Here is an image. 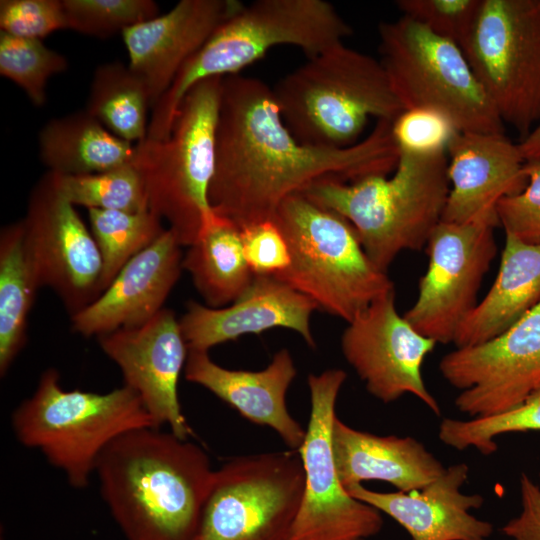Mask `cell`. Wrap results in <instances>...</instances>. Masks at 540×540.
<instances>
[{"mask_svg":"<svg viewBox=\"0 0 540 540\" xmlns=\"http://www.w3.org/2000/svg\"><path fill=\"white\" fill-rule=\"evenodd\" d=\"M68 29L98 38L150 20L160 14L152 0H62Z\"/></svg>","mask_w":540,"mask_h":540,"instance_id":"836d02e7","label":"cell"},{"mask_svg":"<svg viewBox=\"0 0 540 540\" xmlns=\"http://www.w3.org/2000/svg\"><path fill=\"white\" fill-rule=\"evenodd\" d=\"M379 52L404 110L429 108L459 132L504 133V123L462 48L409 17L378 26Z\"/></svg>","mask_w":540,"mask_h":540,"instance_id":"9c48e42d","label":"cell"},{"mask_svg":"<svg viewBox=\"0 0 540 540\" xmlns=\"http://www.w3.org/2000/svg\"><path fill=\"white\" fill-rule=\"evenodd\" d=\"M540 303V244L505 233L498 274L484 298L458 328L456 348L480 344L503 333Z\"/></svg>","mask_w":540,"mask_h":540,"instance_id":"d4e9b609","label":"cell"},{"mask_svg":"<svg viewBox=\"0 0 540 540\" xmlns=\"http://www.w3.org/2000/svg\"><path fill=\"white\" fill-rule=\"evenodd\" d=\"M527 185L497 205L499 225L526 244H540V162H526Z\"/></svg>","mask_w":540,"mask_h":540,"instance_id":"74e56055","label":"cell"},{"mask_svg":"<svg viewBox=\"0 0 540 540\" xmlns=\"http://www.w3.org/2000/svg\"><path fill=\"white\" fill-rule=\"evenodd\" d=\"M317 305L273 276H254L249 288L231 304L212 308L187 303L179 324L188 350L209 349L248 334L273 328L298 333L306 344L316 346L310 319Z\"/></svg>","mask_w":540,"mask_h":540,"instance_id":"d6986e66","label":"cell"},{"mask_svg":"<svg viewBox=\"0 0 540 540\" xmlns=\"http://www.w3.org/2000/svg\"><path fill=\"white\" fill-rule=\"evenodd\" d=\"M481 0H398L403 16L423 25L431 32L457 43L468 37Z\"/></svg>","mask_w":540,"mask_h":540,"instance_id":"d590c367","label":"cell"},{"mask_svg":"<svg viewBox=\"0 0 540 540\" xmlns=\"http://www.w3.org/2000/svg\"><path fill=\"white\" fill-rule=\"evenodd\" d=\"M461 48L503 123L523 139L540 121V0H481Z\"/></svg>","mask_w":540,"mask_h":540,"instance_id":"8fae6325","label":"cell"},{"mask_svg":"<svg viewBox=\"0 0 540 540\" xmlns=\"http://www.w3.org/2000/svg\"><path fill=\"white\" fill-rule=\"evenodd\" d=\"M272 89L290 132L312 146H351L371 117L393 121L404 110L380 60L344 42L307 58Z\"/></svg>","mask_w":540,"mask_h":540,"instance_id":"5b68a950","label":"cell"},{"mask_svg":"<svg viewBox=\"0 0 540 540\" xmlns=\"http://www.w3.org/2000/svg\"><path fill=\"white\" fill-rule=\"evenodd\" d=\"M447 153H401L392 175H374L353 183L325 181L304 195L343 216L364 251L380 270L405 250L427 245L440 222L449 181Z\"/></svg>","mask_w":540,"mask_h":540,"instance_id":"277c9868","label":"cell"},{"mask_svg":"<svg viewBox=\"0 0 540 540\" xmlns=\"http://www.w3.org/2000/svg\"><path fill=\"white\" fill-rule=\"evenodd\" d=\"M540 432V387L518 407L486 418L441 421L438 437L445 445L459 451L474 448L484 456L497 451L496 438L517 432Z\"/></svg>","mask_w":540,"mask_h":540,"instance_id":"1f68e13d","label":"cell"},{"mask_svg":"<svg viewBox=\"0 0 540 540\" xmlns=\"http://www.w3.org/2000/svg\"><path fill=\"white\" fill-rule=\"evenodd\" d=\"M332 450L345 489L382 481L398 491L410 492L423 488L445 470L416 438L372 434L345 424L337 416L332 427Z\"/></svg>","mask_w":540,"mask_h":540,"instance_id":"cb8c5ba5","label":"cell"},{"mask_svg":"<svg viewBox=\"0 0 540 540\" xmlns=\"http://www.w3.org/2000/svg\"><path fill=\"white\" fill-rule=\"evenodd\" d=\"M222 80L204 79L187 92L167 139L135 144L132 163L143 178L148 208L168 223L182 246L196 240L213 212L208 194Z\"/></svg>","mask_w":540,"mask_h":540,"instance_id":"ba28073f","label":"cell"},{"mask_svg":"<svg viewBox=\"0 0 540 540\" xmlns=\"http://www.w3.org/2000/svg\"><path fill=\"white\" fill-rule=\"evenodd\" d=\"M85 110L125 141L136 144L147 137L150 95L129 65L113 61L95 69Z\"/></svg>","mask_w":540,"mask_h":540,"instance_id":"f1b7e54d","label":"cell"},{"mask_svg":"<svg viewBox=\"0 0 540 540\" xmlns=\"http://www.w3.org/2000/svg\"><path fill=\"white\" fill-rule=\"evenodd\" d=\"M242 5L238 0H181L168 12L121 33L128 65L144 80L152 108L187 60Z\"/></svg>","mask_w":540,"mask_h":540,"instance_id":"44dd1931","label":"cell"},{"mask_svg":"<svg viewBox=\"0 0 540 540\" xmlns=\"http://www.w3.org/2000/svg\"><path fill=\"white\" fill-rule=\"evenodd\" d=\"M469 466L456 463L419 490L378 492L362 484L348 487V493L396 521L411 540H489L494 527L470 513L484 498L461 489L469 478Z\"/></svg>","mask_w":540,"mask_h":540,"instance_id":"7402d4cb","label":"cell"},{"mask_svg":"<svg viewBox=\"0 0 540 540\" xmlns=\"http://www.w3.org/2000/svg\"><path fill=\"white\" fill-rule=\"evenodd\" d=\"M40 288L25 238L23 219L0 233V375L23 349L36 292Z\"/></svg>","mask_w":540,"mask_h":540,"instance_id":"83f0119b","label":"cell"},{"mask_svg":"<svg viewBox=\"0 0 540 540\" xmlns=\"http://www.w3.org/2000/svg\"><path fill=\"white\" fill-rule=\"evenodd\" d=\"M213 472L200 446L154 427L115 439L95 470L126 540H192Z\"/></svg>","mask_w":540,"mask_h":540,"instance_id":"7a4b0ae2","label":"cell"},{"mask_svg":"<svg viewBox=\"0 0 540 540\" xmlns=\"http://www.w3.org/2000/svg\"><path fill=\"white\" fill-rule=\"evenodd\" d=\"M51 173L58 191L74 206L128 212L149 209L143 178L132 161L98 173Z\"/></svg>","mask_w":540,"mask_h":540,"instance_id":"4dcf8cb0","label":"cell"},{"mask_svg":"<svg viewBox=\"0 0 540 540\" xmlns=\"http://www.w3.org/2000/svg\"><path fill=\"white\" fill-rule=\"evenodd\" d=\"M241 229L245 259L256 276H277L290 265L288 242L273 219L254 222Z\"/></svg>","mask_w":540,"mask_h":540,"instance_id":"f35d334b","label":"cell"},{"mask_svg":"<svg viewBox=\"0 0 540 540\" xmlns=\"http://www.w3.org/2000/svg\"><path fill=\"white\" fill-rule=\"evenodd\" d=\"M39 155L48 171L98 173L130 163L135 144L105 128L86 110L48 121L39 133Z\"/></svg>","mask_w":540,"mask_h":540,"instance_id":"484cf974","label":"cell"},{"mask_svg":"<svg viewBox=\"0 0 540 540\" xmlns=\"http://www.w3.org/2000/svg\"><path fill=\"white\" fill-rule=\"evenodd\" d=\"M347 324L341 336L342 354L373 397L391 403L410 394L441 415L440 404L422 375L425 358L437 343L398 314L395 290L373 301Z\"/></svg>","mask_w":540,"mask_h":540,"instance_id":"2e32d148","label":"cell"},{"mask_svg":"<svg viewBox=\"0 0 540 540\" xmlns=\"http://www.w3.org/2000/svg\"><path fill=\"white\" fill-rule=\"evenodd\" d=\"M11 426L23 446L38 450L84 489L104 450L121 435L157 428L139 396L122 385L106 393L66 390L54 368L45 370L33 394L11 414Z\"/></svg>","mask_w":540,"mask_h":540,"instance_id":"8992f818","label":"cell"},{"mask_svg":"<svg viewBox=\"0 0 540 540\" xmlns=\"http://www.w3.org/2000/svg\"><path fill=\"white\" fill-rule=\"evenodd\" d=\"M391 130L399 152L418 155L447 153L459 132L447 116L429 108L403 110L392 121Z\"/></svg>","mask_w":540,"mask_h":540,"instance_id":"e575fe53","label":"cell"},{"mask_svg":"<svg viewBox=\"0 0 540 540\" xmlns=\"http://www.w3.org/2000/svg\"><path fill=\"white\" fill-rule=\"evenodd\" d=\"M303 487L298 451L234 457L214 470L192 540H286Z\"/></svg>","mask_w":540,"mask_h":540,"instance_id":"30bf717a","label":"cell"},{"mask_svg":"<svg viewBox=\"0 0 540 540\" xmlns=\"http://www.w3.org/2000/svg\"><path fill=\"white\" fill-rule=\"evenodd\" d=\"M297 375L288 349L277 351L262 370H232L214 362L208 351L188 350L187 381L200 385L250 422L271 428L293 451L301 447L306 428L293 418L286 395Z\"/></svg>","mask_w":540,"mask_h":540,"instance_id":"603a6c76","label":"cell"},{"mask_svg":"<svg viewBox=\"0 0 540 540\" xmlns=\"http://www.w3.org/2000/svg\"><path fill=\"white\" fill-rule=\"evenodd\" d=\"M494 228L442 220L434 227L418 296L403 315L420 334L436 343H453L458 328L478 304L479 288L497 253Z\"/></svg>","mask_w":540,"mask_h":540,"instance_id":"4fadbf2b","label":"cell"},{"mask_svg":"<svg viewBox=\"0 0 540 540\" xmlns=\"http://www.w3.org/2000/svg\"><path fill=\"white\" fill-rule=\"evenodd\" d=\"M90 230L102 259V292L120 270L165 231L149 209L138 212L88 209Z\"/></svg>","mask_w":540,"mask_h":540,"instance_id":"f546056e","label":"cell"},{"mask_svg":"<svg viewBox=\"0 0 540 540\" xmlns=\"http://www.w3.org/2000/svg\"><path fill=\"white\" fill-rule=\"evenodd\" d=\"M68 66V59L42 40L0 32V74L19 86L34 106L45 105L49 79Z\"/></svg>","mask_w":540,"mask_h":540,"instance_id":"d6a6232c","label":"cell"},{"mask_svg":"<svg viewBox=\"0 0 540 540\" xmlns=\"http://www.w3.org/2000/svg\"><path fill=\"white\" fill-rule=\"evenodd\" d=\"M439 370L470 419L518 407L540 387V303L498 336L447 353Z\"/></svg>","mask_w":540,"mask_h":540,"instance_id":"5bb4252c","label":"cell"},{"mask_svg":"<svg viewBox=\"0 0 540 540\" xmlns=\"http://www.w3.org/2000/svg\"><path fill=\"white\" fill-rule=\"evenodd\" d=\"M518 146L525 162H540V121Z\"/></svg>","mask_w":540,"mask_h":540,"instance_id":"60d3db41","label":"cell"},{"mask_svg":"<svg viewBox=\"0 0 540 540\" xmlns=\"http://www.w3.org/2000/svg\"><path fill=\"white\" fill-rule=\"evenodd\" d=\"M346 378L347 373L339 368L308 375L310 415L298 450L304 487L286 540H369L384 526L382 513L352 497L337 474L332 427Z\"/></svg>","mask_w":540,"mask_h":540,"instance_id":"7c38bea8","label":"cell"},{"mask_svg":"<svg viewBox=\"0 0 540 540\" xmlns=\"http://www.w3.org/2000/svg\"><path fill=\"white\" fill-rule=\"evenodd\" d=\"M182 265L206 305L212 308L234 302L255 276L244 256L240 227L214 211L188 246Z\"/></svg>","mask_w":540,"mask_h":540,"instance_id":"4316f807","label":"cell"},{"mask_svg":"<svg viewBox=\"0 0 540 540\" xmlns=\"http://www.w3.org/2000/svg\"><path fill=\"white\" fill-rule=\"evenodd\" d=\"M521 511L501 528L510 540H540V486L522 472L519 478Z\"/></svg>","mask_w":540,"mask_h":540,"instance_id":"ab89813d","label":"cell"},{"mask_svg":"<svg viewBox=\"0 0 540 540\" xmlns=\"http://www.w3.org/2000/svg\"><path fill=\"white\" fill-rule=\"evenodd\" d=\"M442 221L499 225L497 205L527 185L525 160L505 133L458 132L447 148Z\"/></svg>","mask_w":540,"mask_h":540,"instance_id":"ac0fdd59","label":"cell"},{"mask_svg":"<svg viewBox=\"0 0 540 540\" xmlns=\"http://www.w3.org/2000/svg\"><path fill=\"white\" fill-rule=\"evenodd\" d=\"M539 479H540V473H539Z\"/></svg>","mask_w":540,"mask_h":540,"instance_id":"b9f144b4","label":"cell"},{"mask_svg":"<svg viewBox=\"0 0 540 540\" xmlns=\"http://www.w3.org/2000/svg\"><path fill=\"white\" fill-rule=\"evenodd\" d=\"M97 339L119 367L123 385L139 396L156 427L167 425L182 440L194 436L178 396L188 346L174 311L163 308L139 327L118 329Z\"/></svg>","mask_w":540,"mask_h":540,"instance_id":"e0dca14e","label":"cell"},{"mask_svg":"<svg viewBox=\"0 0 540 540\" xmlns=\"http://www.w3.org/2000/svg\"><path fill=\"white\" fill-rule=\"evenodd\" d=\"M391 125L378 120L364 139L344 148L306 145L283 121L272 87L255 77L225 76L211 208L243 227L273 219L283 201L315 184L388 175L400 155Z\"/></svg>","mask_w":540,"mask_h":540,"instance_id":"6da1fadb","label":"cell"},{"mask_svg":"<svg viewBox=\"0 0 540 540\" xmlns=\"http://www.w3.org/2000/svg\"><path fill=\"white\" fill-rule=\"evenodd\" d=\"M182 244L167 228L134 256L99 297L71 316L73 330L85 337L139 327L164 308L183 270Z\"/></svg>","mask_w":540,"mask_h":540,"instance_id":"ffe728a7","label":"cell"},{"mask_svg":"<svg viewBox=\"0 0 540 540\" xmlns=\"http://www.w3.org/2000/svg\"><path fill=\"white\" fill-rule=\"evenodd\" d=\"M40 287L60 297L71 316L102 293V259L83 220L47 171L32 188L23 218Z\"/></svg>","mask_w":540,"mask_h":540,"instance_id":"9a60e30c","label":"cell"},{"mask_svg":"<svg viewBox=\"0 0 540 540\" xmlns=\"http://www.w3.org/2000/svg\"><path fill=\"white\" fill-rule=\"evenodd\" d=\"M273 220L290 250V265L274 278L347 323L394 290L367 256L352 225L304 194L287 198Z\"/></svg>","mask_w":540,"mask_h":540,"instance_id":"52a82bcc","label":"cell"},{"mask_svg":"<svg viewBox=\"0 0 540 540\" xmlns=\"http://www.w3.org/2000/svg\"><path fill=\"white\" fill-rule=\"evenodd\" d=\"M61 29H68L62 0L0 1V32L42 40Z\"/></svg>","mask_w":540,"mask_h":540,"instance_id":"8d00e7d4","label":"cell"},{"mask_svg":"<svg viewBox=\"0 0 540 540\" xmlns=\"http://www.w3.org/2000/svg\"><path fill=\"white\" fill-rule=\"evenodd\" d=\"M351 34V26L325 0H256L243 4L182 66L152 108L146 138L169 137L183 98L198 82L240 74L276 46H295L311 58L343 43Z\"/></svg>","mask_w":540,"mask_h":540,"instance_id":"3957f363","label":"cell"}]
</instances>
